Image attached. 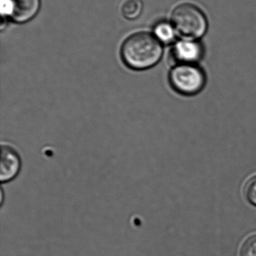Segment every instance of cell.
Segmentation results:
<instances>
[{
	"instance_id": "obj_10",
	"label": "cell",
	"mask_w": 256,
	"mask_h": 256,
	"mask_svg": "<svg viewBox=\"0 0 256 256\" xmlns=\"http://www.w3.org/2000/svg\"><path fill=\"white\" fill-rule=\"evenodd\" d=\"M245 194L249 202L256 206V176L251 178L246 183Z\"/></svg>"
},
{
	"instance_id": "obj_4",
	"label": "cell",
	"mask_w": 256,
	"mask_h": 256,
	"mask_svg": "<svg viewBox=\"0 0 256 256\" xmlns=\"http://www.w3.org/2000/svg\"><path fill=\"white\" fill-rule=\"evenodd\" d=\"M21 158L15 148L7 143L1 144L0 180L2 183H9L19 174L21 170Z\"/></svg>"
},
{
	"instance_id": "obj_2",
	"label": "cell",
	"mask_w": 256,
	"mask_h": 256,
	"mask_svg": "<svg viewBox=\"0 0 256 256\" xmlns=\"http://www.w3.org/2000/svg\"><path fill=\"white\" fill-rule=\"evenodd\" d=\"M171 20L175 30L186 39L195 40L204 36L207 31V22L204 13L189 3L176 7Z\"/></svg>"
},
{
	"instance_id": "obj_8",
	"label": "cell",
	"mask_w": 256,
	"mask_h": 256,
	"mask_svg": "<svg viewBox=\"0 0 256 256\" xmlns=\"http://www.w3.org/2000/svg\"><path fill=\"white\" fill-rule=\"evenodd\" d=\"M143 10V2L141 0H125L121 6V12L123 16L128 20L138 18Z\"/></svg>"
},
{
	"instance_id": "obj_9",
	"label": "cell",
	"mask_w": 256,
	"mask_h": 256,
	"mask_svg": "<svg viewBox=\"0 0 256 256\" xmlns=\"http://www.w3.org/2000/svg\"><path fill=\"white\" fill-rule=\"evenodd\" d=\"M240 256H256V234L244 242L240 251Z\"/></svg>"
},
{
	"instance_id": "obj_6",
	"label": "cell",
	"mask_w": 256,
	"mask_h": 256,
	"mask_svg": "<svg viewBox=\"0 0 256 256\" xmlns=\"http://www.w3.org/2000/svg\"><path fill=\"white\" fill-rule=\"evenodd\" d=\"M10 18L17 22H26L33 19L40 8V0H10Z\"/></svg>"
},
{
	"instance_id": "obj_7",
	"label": "cell",
	"mask_w": 256,
	"mask_h": 256,
	"mask_svg": "<svg viewBox=\"0 0 256 256\" xmlns=\"http://www.w3.org/2000/svg\"><path fill=\"white\" fill-rule=\"evenodd\" d=\"M154 36L162 43H171L175 38V28L169 22H159L155 26Z\"/></svg>"
},
{
	"instance_id": "obj_3",
	"label": "cell",
	"mask_w": 256,
	"mask_h": 256,
	"mask_svg": "<svg viewBox=\"0 0 256 256\" xmlns=\"http://www.w3.org/2000/svg\"><path fill=\"white\" fill-rule=\"evenodd\" d=\"M171 86L183 96H194L204 88L205 74L195 64H178L174 66L168 76Z\"/></svg>"
},
{
	"instance_id": "obj_1",
	"label": "cell",
	"mask_w": 256,
	"mask_h": 256,
	"mask_svg": "<svg viewBox=\"0 0 256 256\" xmlns=\"http://www.w3.org/2000/svg\"><path fill=\"white\" fill-rule=\"evenodd\" d=\"M161 42L150 33H135L129 36L121 48V58L129 68L144 70L156 66L162 58Z\"/></svg>"
},
{
	"instance_id": "obj_5",
	"label": "cell",
	"mask_w": 256,
	"mask_h": 256,
	"mask_svg": "<svg viewBox=\"0 0 256 256\" xmlns=\"http://www.w3.org/2000/svg\"><path fill=\"white\" fill-rule=\"evenodd\" d=\"M173 55L179 64H195L202 56V48L195 40L183 39L176 44Z\"/></svg>"
}]
</instances>
